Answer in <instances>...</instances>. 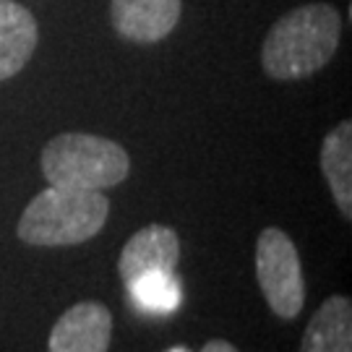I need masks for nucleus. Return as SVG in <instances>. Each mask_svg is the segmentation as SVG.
I'll use <instances>...</instances> for the list:
<instances>
[{"mask_svg":"<svg viewBox=\"0 0 352 352\" xmlns=\"http://www.w3.org/2000/svg\"><path fill=\"white\" fill-rule=\"evenodd\" d=\"M342 37V16L329 3L292 8L269 29L261 65L274 81H295L321 71L334 58Z\"/></svg>","mask_w":352,"mask_h":352,"instance_id":"1","label":"nucleus"},{"mask_svg":"<svg viewBox=\"0 0 352 352\" xmlns=\"http://www.w3.org/2000/svg\"><path fill=\"white\" fill-rule=\"evenodd\" d=\"M110 214L102 190L50 186L37 193L19 219V238L29 245H76L100 232Z\"/></svg>","mask_w":352,"mask_h":352,"instance_id":"2","label":"nucleus"},{"mask_svg":"<svg viewBox=\"0 0 352 352\" xmlns=\"http://www.w3.org/2000/svg\"><path fill=\"white\" fill-rule=\"evenodd\" d=\"M131 173L128 151L91 133H60L42 149V175L50 186L104 190L123 183Z\"/></svg>","mask_w":352,"mask_h":352,"instance_id":"3","label":"nucleus"},{"mask_svg":"<svg viewBox=\"0 0 352 352\" xmlns=\"http://www.w3.org/2000/svg\"><path fill=\"white\" fill-rule=\"evenodd\" d=\"M256 277L272 314L285 321L300 314L305 302L300 256L279 227H266L256 240Z\"/></svg>","mask_w":352,"mask_h":352,"instance_id":"4","label":"nucleus"},{"mask_svg":"<svg viewBox=\"0 0 352 352\" xmlns=\"http://www.w3.org/2000/svg\"><path fill=\"white\" fill-rule=\"evenodd\" d=\"M113 340V314L102 302H76L52 327L50 352H107Z\"/></svg>","mask_w":352,"mask_h":352,"instance_id":"5","label":"nucleus"},{"mask_svg":"<svg viewBox=\"0 0 352 352\" xmlns=\"http://www.w3.org/2000/svg\"><path fill=\"white\" fill-rule=\"evenodd\" d=\"M183 0H110L115 32L131 42H160L180 21Z\"/></svg>","mask_w":352,"mask_h":352,"instance_id":"6","label":"nucleus"},{"mask_svg":"<svg viewBox=\"0 0 352 352\" xmlns=\"http://www.w3.org/2000/svg\"><path fill=\"white\" fill-rule=\"evenodd\" d=\"M180 258V240L175 230L164 225H149L139 230L120 251V277L131 282L144 272H175Z\"/></svg>","mask_w":352,"mask_h":352,"instance_id":"7","label":"nucleus"},{"mask_svg":"<svg viewBox=\"0 0 352 352\" xmlns=\"http://www.w3.org/2000/svg\"><path fill=\"white\" fill-rule=\"evenodd\" d=\"M37 47V21L24 6L0 0V81L16 76Z\"/></svg>","mask_w":352,"mask_h":352,"instance_id":"8","label":"nucleus"},{"mask_svg":"<svg viewBox=\"0 0 352 352\" xmlns=\"http://www.w3.org/2000/svg\"><path fill=\"white\" fill-rule=\"evenodd\" d=\"M300 352H352V302L331 295L308 321Z\"/></svg>","mask_w":352,"mask_h":352,"instance_id":"9","label":"nucleus"},{"mask_svg":"<svg viewBox=\"0 0 352 352\" xmlns=\"http://www.w3.org/2000/svg\"><path fill=\"white\" fill-rule=\"evenodd\" d=\"M321 170L344 219H352V123L342 120L321 144Z\"/></svg>","mask_w":352,"mask_h":352,"instance_id":"10","label":"nucleus"},{"mask_svg":"<svg viewBox=\"0 0 352 352\" xmlns=\"http://www.w3.org/2000/svg\"><path fill=\"white\" fill-rule=\"evenodd\" d=\"M126 285L133 302L146 314L167 316L180 305V282L175 272H144Z\"/></svg>","mask_w":352,"mask_h":352,"instance_id":"11","label":"nucleus"},{"mask_svg":"<svg viewBox=\"0 0 352 352\" xmlns=\"http://www.w3.org/2000/svg\"><path fill=\"white\" fill-rule=\"evenodd\" d=\"M201 352H238V347H232V344L225 340H212L204 344Z\"/></svg>","mask_w":352,"mask_h":352,"instance_id":"12","label":"nucleus"},{"mask_svg":"<svg viewBox=\"0 0 352 352\" xmlns=\"http://www.w3.org/2000/svg\"><path fill=\"white\" fill-rule=\"evenodd\" d=\"M167 352H188L186 347H175V350H167Z\"/></svg>","mask_w":352,"mask_h":352,"instance_id":"13","label":"nucleus"}]
</instances>
